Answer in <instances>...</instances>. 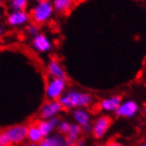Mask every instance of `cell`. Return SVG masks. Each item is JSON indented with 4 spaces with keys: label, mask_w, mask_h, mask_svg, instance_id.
<instances>
[{
    "label": "cell",
    "mask_w": 146,
    "mask_h": 146,
    "mask_svg": "<svg viewBox=\"0 0 146 146\" xmlns=\"http://www.w3.org/2000/svg\"><path fill=\"white\" fill-rule=\"evenodd\" d=\"M93 97L88 92H82L75 90H69L58 99L63 110H72L85 108L91 105Z\"/></svg>",
    "instance_id": "1"
},
{
    "label": "cell",
    "mask_w": 146,
    "mask_h": 146,
    "mask_svg": "<svg viewBox=\"0 0 146 146\" xmlns=\"http://www.w3.org/2000/svg\"><path fill=\"white\" fill-rule=\"evenodd\" d=\"M54 8L51 1L44 0L40 3L35 4L30 11V19L36 25H42L50 21L54 15Z\"/></svg>",
    "instance_id": "2"
},
{
    "label": "cell",
    "mask_w": 146,
    "mask_h": 146,
    "mask_svg": "<svg viewBox=\"0 0 146 146\" xmlns=\"http://www.w3.org/2000/svg\"><path fill=\"white\" fill-rule=\"evenodd\" d=\"M66 90V81L65 79L50 78L46 83L45 96L48 100H58Z\"/></svg>",
    "instance_id": "3"
},
{
    "label": "cell",
    "mask_w": 146,
    "mask_h": 146,
    "mask_svg": "<svg viewBox=\"0 0 146 146\" xmlns=\"http://www.w3.org/2000/svg\"><path fill=\"white\" fill-rule=\"evenodd\" d=\"M12 144H21L27 140L28 126L24 124L14 125L4 131Z\"/></svg>",
    "instance_id": "4"
},
{
    "label": "cell",
    "mask_w": 146,
    "mask_h": 146,
    "mask_svg": "<svg viewBox=\"0 0 146 146\" xmlns=\"http://www.w3.org/2000/svg\"><path fill=\"white\" fill-rule=\"evenodd\" d=\"M111 122H113V121H111V117H109L107 115L99 116L92 124L91 134L93 135V136L95 137L96 139L103 138L110 128Z\"/></svg>",
    "instance_id": "5"
},
{
    "label": "cell",
    "mask_w": 146,
    "mask_h": 146,
    "mask_svg": "<svg viewBox=\"0 0 146 146\" xmlns=\"http://www.w3.org/2000/svg\"><path fill=\"white\" fill-rule=\"evenodd\" d=\"M30 21V15L27 11H11L7 14V24L12 28H21L27 26Z\"/></svg>",
    "instance_id": "6"
},
{
    "label": "cell",
    "mask_w": 146,
    "mask_h": 146,
    "mask_svg": "<svg viewBox=\"0 0 146 146\" xmlns=\"http://www.w3.org/2000/svg\"><path fill=\"white\" fill-rule=\"evenodd\" d=\"M63 111L58 100H48L42 106L39 111L41 119H49L52 117L58 116Z\"/></svg>",
    "instance_id": "7"
},
{
    "label": "cell",
    "mask_w": 146,
    "mask_h": 146,
    "mask_svg": "<svg viewBox=\"0 0 146 146\" xmlns=\"http://www.w3.org/2000/svg\"><path fill=\"white\" fill-rule=\"evenodd\" d=\"M32 47L37 52L46 53L52 49V42L44 34L39 33L32 39Z\"/></svg>",
    "instance_id": "8"
},
{
    "label": "cell",
    "mask_w": 146,
    "mask_h": 146,
    "mask_svg": "<svg viewBox=\"0 0 146 146\" xmlns=\"http://www.w3.org/2000/svg\"><path fill=\"white\" fill-rule=\"evenodd\" d=\"M138 106L132 100H127L123 102L115 111V114L121 118H133L138 113Z\"/></svg>",
    "instance_id": "9"
},
{
    "label": "cell",
    "mask_w": 146,
    "mask_h": 146,
    "mask_svg": "<svg viewBox=\"0 0 146 146\" xmlns=\"http://www.w3.org/2000/svg\"><path fill=\"white\" fill-rule=\"evenodd\" d=\"M47 71L50 78L66 79V74L64 68L57 59H50L47 64Z\"/></svg>",
    "instance_id": "10"
},
{
    "label": "cell",
    "mask_w": 146,
    "mask_h": 146,
    "mask_svg": "<svg viewBox=\"0 0 146 146\" xmlns=\"http://www.w3.org/2000/svg\"><path fill=\"white\" fill-rule=\"evenodd\" d=\"M122 103V98L121 96H113L108 98H105L100 101L99 103V108L102 111H109V113H115V111L118 107L121 106Z\"/></svg>",
    "instance_id": "11"
},
{
    "label": "cell",
    "mask_w": 146,
    "mask_h": 146,
    "mask_svg": "<svg viewBox=\"0 0 146 146\" xmlns=\"http://www.w3.org/2000/svg\"><path fill=\"white\" fill-rule=\"evenodd\" d=\"M72 115L75 123L80 127L90 124V114L84 108L74 109Z\"/></svg>",
    "instance_id": "12"
},
{
    "label": "cell",
    "mask_w": 146,
    "mask_h": 146,
    "mask_svg": "<svg viewBox=\"0 0 146 146\" xmlns=\"http://www.w3.org/2000/svg\"><path fill=\"white\" fill-rule=\"evenodd\" d=\"M54 11L59 13H65L71 11L76 4V0H52L51 1Z\"/></svg>",
    "instance_id": "13"
},
{
    "label": "cell",
    "mask_w": 146,
    "mask_h": 146,
    "mask_svg": "<svg viewBox=\"0 0 146 146\" xmlns=\"http://www.w3.org/2000/svg\"><path fill=\"white\" fill-rule=\"evenodd\" d=\"M44 137L41 133L39 127H37L36 123H33L28 126V134H27V140L29 143H40Z\"/></svg>",
    "instance_id": "14"
},
{
    "label": "cell",
    "mask_w": 146,
    "mask_h": 146,
    "mask_svg": "<svg viewBox=\"0 0 146 146\" xmlns=\"http://www.w3.org/2000/svg\"><path fill=\"white\" fill-rule=\"evenodd\" d=\"M65 142V136L59 133L51 134L50 135L44 137L39 143L40 146H63Z\"/></svg>",
    "instance_id": "15"
},
{
    "label": "cell",
    "mask_w": 146,
    "mask_h": 146,
    "mask_svg": "<svg viewBox=\"0 0 146 146\" xmlns=\"http://www.w3.org/2000/svg\"><path fill=\"white\" fill-rule=\"evenodd\" d=\"M82 134V127L77 125L76 123H73L70 126L69 131L67 132V134L65 135V139L73 142V143H76V141L79 138H81V135Z\"/></svg>",
    "instance_id": "16"
},
{
    "label": "cell",
    "mask_w": 146,
    "mask_h": 146,
    "mask_svg": "<svg viewBox=\"0 0 146 146\" xmlns=\"http://www.w3.org/2000/svg\"><path fill=\"white\" fill-rule=\"evenodd\" d=\"M29 0H8L7 5L11 11H26Z\"/></svg>",
    "instance_id": "17"
},
{
    "label": "cell",
    "mask_w": 146,
    "mask_h": 146,
    "mask_svg": "<svg viewBox=\"0 0 146 146\" xmlns=\"http://www.w3.org/2000/svg\"><path fill=\"white\" fill-rule=\"evenodd\" d=\"M36 125L39 127V129L42 134V135H44V137H47L50 135L51 134H53V131L55 130L49 122L48 119H41V121H38L36 122Z\"/></svg>",
    "instance_id": "18"
},
{
    "label": "cell",
    "mask_w": 146,
    "mask_h": 146,
    "mask_svg": "<svg viewBox=\"0 0 146 146\" xmlns=\"http://www.w3.org/2000/svg\"><path fill=\"white\" fill-rule=\"evenodd\" d=\"M70 126H71V123L67 121H60L59 122L58 127H57V130H58V133L61 134L63 135H66L67 134V132L69 131V128H70Z\"/></svg>",
    "instance_id": "19"
},
{
    "label": "cell",
    "mask_w": 146,
    "mask_h": 146,
    "mask_svg": "<svg viewBox=\"0 0 146 146\" xmlns=\"http://www.w3.org/2000/svg\"><path fill=\"white\" fill-rule=\"evenodd\" d=\"M26 30H27V33L32 37L36 36L37 34H39V28L38 25L35 24V23H31V24H28L27 27H26Z\"/></svg>",
    "instance_id": "20"
},
{
    "label": "cell",
    "mask_w": 146,
    "mask_h": 146,
    "mask_svg": "<svg viewBox=\"0 0 146 146\" xmlns=\"http://www.w3.org/2000/svg\"><path fill=\"white\" fill-rule=\"evenodd\" d=\"M12 143L8 139V137L5 134V132H0V146H11Z\"/></svg>",
    "instance_id": "21"
},
{
    "label": "cell",
    "mask_w": 146,
    "mask_h": 146,
    "mask_svg": "<svg viewBox=\"0 0 146 146\" xmlns=\"http://www.w3.org/2000/svg\"><path fill=\"white\" fill-rule=\"evenodd\" d=\"M48 121L50 123V125L52 126V127L54 128V129H57V127H58V124H59V122H60L61 119H59L58 116H56V117H52V118L49 119Z\"/></svg>",
    "instance_id": "22"
},
{
    "label": "cell",
    "mask_w": 146,
    "mask_h": 146,
    "mask_svg": "<svg viewBox=\"0 0 146 146\" xmlns=\"http://www.w3.org/2000/svg\"><path fill=\"white\" fill-rule=\"evenodd\" d=\"M82 127V132L88 135V134H90L91 131H92V125L91 124H88V125H85L83 127Z\"/></svg>",
    "instance_id": "23"
},
{
    "label": "cell",
    "mask_w": 146,
    "mask_h": 146,
    "mask_svg": "<svg viewBox=\"0 0 146 146\" xmlns=\"http://www.w3.org/2000/svg\"><path fill=\"white\" fill-rule=\"evenodd\" d=\"M102 146H124L121 143L117 141H109L106 143H104Z\"/></svg>",
    "instance_id": "24"
},
{
    "label": "cell",
    "mask_w": 146,
    "mask_h": 146,
    "mask_svg": "<svg viewBox=\"0 0 146 146\" xmlns=\"http://www.w3.org/2000/svg\"><path fill=\"white\" fill-rule=\"evenodd\" d=\"M74 146H86V142L83 138H79L76 141Z\"/></svg>",
    "instance_id": "25"
},
{
    "label": "cell",
    "mask_w": 146,
    "mask_h": 146,
    "mask_svg": "<svg viewBox=\"0 0 146 146\" xmlns=\"http://www.w3.org/2000/svg\"><path fill=\"white\" fill-rule=\"evenodd\" d=\"M25 146H40L38 143H27Z\"/></svg>",
    "instance_id": "26"
},
{
    "label": "cell",
    "mask_w": 146,
    "mask_h": 146,
    "mask_svg": "<svg viewBox=\"0 0 146 146\" xmlns=\"http://www.w3.org/2000/svg\"><path fill=\"white\" fill-rule=\"evenodd\" d=\"M3 33H4V29L1 25H0V36H1L3 35Z\"/></svg>",
    "instance_id": "27"
},
{
    "label": "cell",
    "mask_w": 146,
    "mask_h": 146,
    "mask_svg": "<svg viewBox=\"0 0 146 146\" xmlns=\"http://www.w3.org/2000/svg\"><path fill=\"white\" fill-rule=\"evenodd\" d=\"M2 16H3V11H2L1 6H0V20L2 19Z\"/></svg>",
    "instance_id": "28"
},
{
    "label": "cell",
    "mask_w": 146,
    "mask_h": 146,
    "mask_svg": "<svg viewBox=\"0 0 146 146\" xmlns=\"http://www.w3.org/2000/svg\"><path fill=\"white\" fill-rule=\"evenodd\" d=\"M32 1H34L36 4H37V3H40V2H42V1H44V0H32Z\"/></svg>",
    "instance_id": "29"
},
{
    "label": "cell",
    "mask_w": 146,
    "mask_h": 146,
    "mask_svg": "<svg viewBox=\"0 0 146 146\" xmlns=\"http://www.w3.org/2000/svg\"><path fill=\"white\" fill-rule=\"evenodd\" d=\"M140 146H146V140H145V141H144V142H143Z\"/></svg>",
    "instance_id": "30"
},
{
    "label": "cell",
    "mask_w": 146,
    "mask_h": 146,
    "mask_svg": "<svg viewBox=\"0 0 146 146\" xmlns=\"http://www.w3.org/2000/svg\"><path fill=\"white\" fill-rule=\"evenodd\" d=\"M49 1H52V0H49Z\"/></svg>",
    "instance_id": "31"
}]
</instances>
